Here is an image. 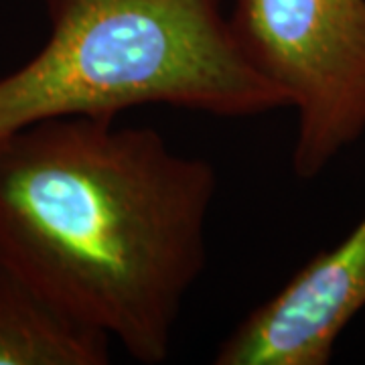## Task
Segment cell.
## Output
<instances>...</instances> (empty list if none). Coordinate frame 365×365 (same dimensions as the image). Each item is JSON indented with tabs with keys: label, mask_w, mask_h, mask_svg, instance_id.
Masks as SVG:
<instances>
[{
	"label": "cell",
	"mask_w": 365,
	"mask_h": 365,
	"mask_svg": "<svg viewBox=\"0 0 365 365\" xmlns=\"http://www.w3.org/2000/svg\"><path fill=\"white\" fill-rule=\"evenodd\" d=\"M116 120L55 118L0 138V266L158 365L207 264L217 175Z\"/></svg>",
	"instance_id": "1"
},
{
	"label": "cell",
	"mask_w": 365,
	"mask_h": 365,
	"mask_svg": "<svg viewBox=\"0 0 365 365\" xmlns=\"http://www.w3.org/2000/svg\"><path fill=\"white\" fill-rule=\"evenodd\" d=\"M49 37L0 78V138L55 118L170 106L215 118L288 108L220 0H45Z\"/></svg>",
	"instance_id": "2"
},
{
	"label": "cell",
	"mask_w": 365,
	"mask_h": 365,
	"mask_svg": "<svg viewBox=\"0 0 365 365\" xmlns=\"http://www.w3.org/2000/svg\"><path fill=\"white\" fill-rule=\"evenodd\" d=\"M227 19L297 112L292 170L311 181L365 132V0H235Z\"/></svg>",
	"instance_id": "3"
},
{
	"label": "cell",
	"mask_w": 365,
	"mask_h": 365,
	"mask_svg": "<svg viewBox=\"0 0 365 365\" xmlns=\"http://www.w3.org/2000/svg\"><path fill=\"white\" fill-rule=\"evenodd\" d=\"M365 309V215L222 341L215 365H327L345 327Z\"/></svg>",
	"instance_id": "4"
},
{
	"label": "cell",
	"mask_w": 365,
	"mask_h": 365,
	"mask_svg": "<svg viewBox=\"0 0 365 365\" xmlns=\"http://www.w3.org/2000/svg\"><path fill=\"white\" fill-rule=\"evenodd\" d=\"M110 341L0 266V365H108Z\"/></svg>",
	"instance_id": "5"
}]
</instances>
